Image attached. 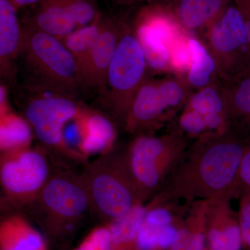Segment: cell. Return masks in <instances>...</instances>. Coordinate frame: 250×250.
Wrapping results in <instances>:
<instances>
[{"label":"cell","instance_id":"obj_1","mask_svg":"<svg viewBox=\"0 0 250 250\" xmlns=\"http://www.w3.org/2000/svg\"><path fill=\"white\" fill-rule=\"evenodd\" d=\"M246 141L231 130L201 136L190 143L154 198L162 202L236 197Z\"/></svg>","mask_w":250,"mask_h":250},{"label":"cell","instance_id":"obj_2","mask_svg":"<svg viewBox=\"0 0 250 250\" xmlns=\"http://www.w3.org/2000/svg\"><path fill=\"white\" fill-rule=\"evenodd\" d=\"M190 143L174 130L160 136L139 134L131 143L123 160L143 204L162 188Z\"/></svg>","mask_w":250,"mask_h":250},{"label":"cell","instance_id":"obj_3","mask_svg":"<svg viewBox=\"0 0 250 250\" xmlns=\"http://www.w3.org/2000/svg\"><path fill=\"white\" fill-rule=\"evenodd\" d=\"M21 52L34 77L31 85L70 95L81 85L76 61L60 39L29 24L23 27Z\"/></svg>","mask_w":250,"mask_h":250},{"label":"cell","instance_id":"obj_4","mask_svg":"<svg viewBox=\"0 0 250 250\" xmlns=\"http://www.w3.org/2000/svg\"><path fill=\"white\" fill-rule=\"evenodd\" d=\"M192 90L187 78L180 75L159 80L146 78L125 118V130L130 134H140L170 125L184 108Z\"/></svg>","mask_w":250,"mask_h":250},{"label":"cell","instance_id":"obj_5","mask_svg":"<svg viewBox=\"0 0 250 250\" xmlns=\"http://www.w3.org/2000/svg\"><path fill=\"white\" fill-rule=\"evenodd\" d=\"M82 179L94 209L111 221L143 204L123 156L104 154L87 167Z\"/></svg>","mask_w":250,"mask_h":250},{"label":"cell","instance_id":"obj_6","mask_svg":"<svg viewBox=\"0 0 250 250\" xmlns=\"http://www.w3.org/2000/svg\"><path fill=\"white\" fill-rule=\"evenodd\" d=\"M206 39L217 80L229 82L250 73V43L238 9L229 7L208 27Z\"/></svg>","mask_w":250,"mask_h":250},{"label":"cell","instance_id":"obj_7","mask_svg":"<svg viewBox=\"0 0 250 250\" xmlns=\"http://www.w3.org/2000/svg\"><path fill=\"white\" fill-rule=\"evenodd\" d=\"M147 68L136 34L124 28L108 69L105 90L112 113L123 123L138 90L146 80Z\"/></svg>","mask_w":250,"mask_h":250},{"label":"cell","instance_id":"obj_8","mask_svg":"<svg viewBox=\"0 0 250 250\" xmlns=\"http://www.w3.org/2000/svg\"><path fill=\"white\" fill-rule=\"evenodd\" d=\"M28 88L24 118L36 137L49 148L70 153L64 141V127L79 114L82 106L73 95L35 85Z\"/></svg>","mask_w":250,"mask_h":250},{"label":"cell","instance_id":"obj_9","mask_svg":"<svg viewBox=\"0 0 250 250\" xmlns=\"http://www.w3.org/2000/svg\"><path fill=\"white\" fill-rule=\"evenodd\" d=\"M49 177L48 162L41 151L27 148L1 154V187L14 205L34 203Z\"/></svg>","mask_w":250,"mask_h":250},{"label":"cell","instance_id":"obj_10","mask_svg":"<svg viewBox=\"0 0 250 250\" xmlns=\"http://www.w3.org/2000/svg\"><path fill=\"white\" fill-rule=\"evenodd\" d=\"M34 203L41 213L62 222L80 218L91 206L82 177L65 174L50 176Z\"/></svg>","mask_w":250,"mask_h":250},{"label":"cell","instance_id":"obj_11","mask_svg":"<svg viewBox=\"0 0 250 250\" xmlns=\"http://www.w3.org/2000/svg\"><path fill=\"white\" fill-rule=\"evenodd\" d=\"M123 29L114 22H104L96 42L79 69L80 85L105 92L108 69Z\"/></svg>","mask_w":250,"mask_h":250},{"label":"cell","instance_id":"obj_12","mask_svg":"<svg viewBox=\"0 0 250 250\" xmlns=\"http://www.w3.org/2000/svg\"><path fill=\"white\" fill-rule=\"evenodd\" d=\"M231 199L207 200L206 232L210 250H241L243 246L238 214Z\"/></svg>","mask_w":250,"mask_h":250},{"label":"cell","instance_id":"obj_13","mask_svg":"<svg viewBox=\"0 0 250 250\" xmlns=\"http://www.w3.org/2000/svg\"><path fill=\"white\" fill-rule=\"evenodd\" d=\"M230 130L250 139V73L229 82H220Z\"/></svg>","mask_w":250,"mask_h":250},{"label":"cell","instance_id":"obj_14","mask_svg":"<svg viewBox=\"0 0 250 250\" xmlns=\"http://www.w3.org/2000/svg\"><path fill=\"white\" fill-rule=\"evenodd\" d=\"M17 10L9 0H0V68L5 77L14 73L15 62L22 51L23 28Z\"/></svg>","mask_w":250,"mask_h":250},{"label":"cell","instance_id":"obj_15","mask_svg":"<svg viewBox=\"0 0 250 250\" xmlns=\"http://www.w3.org/2000/svg\"><path fill=\"white\" fill-rule=\"evenodd\" d=\"M207 200L190 202L169 250H205Z\"/></svg>","mask_w":250,"mask_h":250},{"label":"cell","instance_id":"obj_16","mask_svg":"<svg viewBox=\"0 0 250 250\" xmlns=\"http://www.w3.org/2000/svg\"><path fill=\"white\" fill-rule=\"evenodd\" d=\"M29 25L62 39L77 29L63 0H41Z\"/></svg>","mask_w":250,"mask_h":250},{"label":"cell","instance_id":"obj_17","mask_svg":"<svg viewBox=\"0 0 250 250\" xmlns=\"http://www.w3.org/2000/svg\"><path fill=\"white\" fill-rule=\"evenodd\" d=\"M1 250H46L39 231L22 217L5 218L0 226Z\"/></svg>","mask_w":250,"mask_h":250},{"label":"cell","instance_id":"obj_18","mask_svg":"<svg viewBox=\"0 0 250 250\" xmlns=\"http://www.w3.org/2000/svg\"><path fill=\"white\" fill-rule=\"evenodd\" d=\"M84 138L80 152L82 155L108 150L116 138L114 125L101 113L84 108Z\"/></svg>","mask_w":250,"mask_h":250},{"label":"cell","instance_id":"obj_19","mask_svg":"<svg viewBox=\"0 0 250 250\" xmlns=\"http://www.w3.org/2000/svg\"><path fill=\"white\" fill-rule=\"evenodd\" d=\"M223 0H181L178 17L182 27L195 31L210 25L220 16Z\"/></svg>","mask_w":250,"mask_h":250},{"label":"cell","instance_id":"obj_20","mask_svg":"<svg viewBox=\"0 0 250 250\" xmlns=\"http://www.w3.org/2000/svg\"><path fill=\"white\" fill-rule=\"evenodd\" d=\"M31 129L25 118L14 112L0 115V149L2 154L29 148L32 140Z\"/></svg>","mask_w":250,"mask_h":250},{"label":"cell","instance_id":"obj_21","mask_svg":"<svg viewBox=\"0 0 250 250\" xmlns=\"http://www.w3.org/2000/svg\"><path fill=\"white\" fill-rule=\"evenodd\" d=\"M192 63L187 80L192 89L200 90L216 80V65L207 46L196 38L189 37Z\"/></svg>","mask_w":250,"mask_h":250},{"label":"cell","instance_id":"obj_22","mask_svg":"<svg viewBox=\"0 0 250 250\" xmlns=\"http://www.w3.org/2000/svg\"><path fill=\"white\" fill-rule=\"evenodd\" d=\"M147 62L153 72L172 71L170 51L149 25L140 20L135 31Z\"/></svg>","mask_w":250,"mask_h":250},{"label":"cell","instance_id":"obj_23","mask_svg":"<svg viewBox=\"0 0 250 250\" xmlns=\"http://www.w3.org/2000/svg\"><path fill=\"white\" fill-rule=\"evenodd\" d=\"M147 211V206L139 204L126 214L112 220L108 228L111 233L113 250L124 249L136 243Z\"/></svg>","mask_w":250,"mask_h":250},{"label":"cell","instance_id":"obj_24","mask_svg":"<svg viewBox=\"0 0 250 250\" xmlns=\"http://www.w3.org/2000/svg\"><path fill=\"white\" fill-rule=\"evenodd\" d=\"M179 226L176 224L164 225L148 220L144 221L136 238L138 250H169L173 244Z\"/></svg>","mask_w":250,"mask_h":250},{"label":"cell","instance_id":"obj_25","mask_svg":"<svg viewBox=\"0 0 250 250\" xmlns=\"http://www.w3.org/2000/svg\"><path fill=\"white\" fill-rule=\"evenodd\" d=\"M103 23L98 17L91 24L77 28L68 35L60 39L76 61L78 72L79 69L85 62L90 49L96 42Z\"/></svg>","mask_w":250,"mask_h":250},{"label":"cell","instance_id":"obj_26","mask_svg":"<svg viewBox=\"0 0 250 250\" xmlns=\"http://www.w3.org/2000/svg\"><path fill=\"white\" fill-rule=\"evenodd\" d=\"M189 37L190 36L187 31H184L169 47L171 70L180 76L184 73L188 74L191 66L192 54Z\"/></svg>","mask_w":250,"mask_h":250},{"label":"cell","instance_id":"obj_27","mask_svg":"<svg viewBox=\"0 0 250 250\" xmlns=\"http://www.w3.org/2000/svg\"><path fill=\"white\" fill-rule=\"evenodd\" d=\"M69 14L77 28L93 23L99 17L90 0H63Z\"/></svg>","mask_w":250,"mask_h":250},{"label":"cell","instance_id":"obj_28","mask_svg":"<svg viewBox=\"0 0 250 250\" xmlns=\"http://www.w3.org/2000/svg\"><path fill=\"white\" fill-rule=\"evenodd\" d=\"M77 250H113L109 228H98L82 242Z\"/></svg>","mask_w":250,"mask_h":250},{"label":"cell","instance_id":"obj_29","mask_svg":"<svg viewBox=\"0 0 250 250\" xmlns=\"http://www.w3.org/2000/svg\"><path fill=\"white\" fill-rule=\"evenodd\" d=\"M250 190V139L246 140L236 185V196Z\"/></svg>","mask_w":250,"mask_h":250},{"label":"cell","instance_id":"obj_30","mask_svg":"<svg viewBox=\"0 0 250 250\" xmlns=\"http://www.w3.org/2000/svg\"><path fill=\"white\" fill-rule=\"evenodd\" d=\"M243 245L250 250V198L242 194L238 213Z\"/></svg>","mask_w":250,"mask_h":250},{"label":"cell","instance_id":"obj_31","mask_svg":"<svg viewBox=\"0 0 250 250\" xmlns=\"http://www.w3.org/2000/svg\"><path fill=\"white\" fill-rule=\"evenodd\" d=\"M239 11L244 19L247 35L250 43V0H238Z\"/></svg>","mask_w":250,"mask_h":250},{"label":"cell","instance_id":"obj_32","mask_svg":"<svg viewBox=\"0 0 250 250\" xmlns=\"http://www.w3.org/2000/svg\"><path fill=\"white\" fill-rule=\"evenodd\" d=\"M11 111L8 102L7 88L1 83L0 86V115L4 114Z\"/></svg>","mask_w":250,"mask_h":250},{"label":"cell","instance_id":"obj_33","mask_svg":"<svg viewBox=\"0 0 250 250\" xmlns=\"http://www.w3.org/2000/svg\"><path fill=\"white\" fill-rule=\"evenodd\" d=\"M16 9L24 7V6H29V5L36 4L39 2L41 0H9Z\"/></svg>","mask_w":250,"mask_h":250},{"label":"cell","instance_id":"obj_34","mask_svg":"<svg viewBox=\"0 0 250 250\" xmlns=\"http://www.w3.org/2000/svg\"><path fill=\"white\" fill-rule=\"evenodd\" d=\"M242 194H245V195H248V196L250 198V190H248V191L243 192V193H242ZM242 194H241V195H242Z\"/></svg>","mask_w":250,"mask_h":250}]
</instances>
